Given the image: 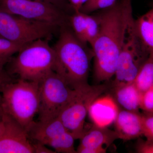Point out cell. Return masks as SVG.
Returning a JSON list of instances; mask_svg holds the SVG:
<instances>
[{"label":"cell","mask_w":153,"mask_h":153,"mask_svg":"<svg viewBox=\"0 0 153 153\" xmlns=\"http://www.w3.org/2000/svg\"><path fill=\"white\" fill-rule=\"evenodd\" d=\"M67 131L57 117L46 122H34L28 131L29 137L45 145L50 140Z\"/></svg>","instance_id":"14"},{"label":"cell","mask_w":153,"mask_h":153,"mask_svg":"<svg viewBox=\"0 0 153 153\" xmlns=\"http://www.w3.org/2000/svg\"><path fill=\"white\" fill-rule=\"evenodd\" d=\"M114 123L119 139L129 140L143 135L141 114L139 112L119 110Z\"/></svg>","instance_id":"13"},{"label":"cell","mask_w":153,"mask_h":153,"mask_svg":"<svg viewBox=\"0 0 153 153\" xmlns=\"http://www.w3.org/2000/svg\"><path fill=\"white\" fill-rule=\"evenodd\" d=\"M118 139V136L115 131L93 125L91 128L85 131L79 139L76 153H106L107 148L104 147V145L108 147Z\"/></svg>","instance_id":"11"},{"label":"cell","mask_w":153,"mask_h":153,"mask_svg":"<svg viewBox=\"0 0 153 153\" xmlns=\"http://www.w3.org/2000/svg\"><path fill=\"white\" fill-rule=\"evenodd\" d=\"M119 110L114 98L107 95L95 100L89 106L88 114L94 125L107 127L114 123Z\"/></svg>","instance_id":"12"},{"label":"cell","mask_w":153,"mask_h":153,"mask_svg":"<svg viewBox=\"0 0 153 153\" xmlns=\"http://www.w3.org/2000/svg\"><path fill=\"white\" fill-rule=\"evenodd\" d=\"M34 148V153H54V151L47 148L46 145L38 142L33 144Z\"/></svg>","instance_id":"26"},{"label":"cell","mask_w":153,"mask_h":153,"mask_svg":"<svg viewBox=\"0 0 153 153\" xmlns=\"http://www.w3.org/2000/svg\"><path fill=\"white\" fill-rule=\"evenodd\" d=\"M73 33L76 38L83 44H87L86 39V23L85 14L82 12H74L70 19Z\"/></svg>","instance_id":"19"},{"label":"cell","mask_w":153,"mask_h":153,"mask_svg":"<svg viewBox=\"0 0 153 153\" xmlns=\"http://www.w3.org/2000/svg\"><path fill=\"white\" fill-rule=\"evenodd\" d=\"M57 27L0 10V38L14 43L26 45L38 39L49 40Z\"/></svg>","instance_id":"7"},{"label":"cell","mask_w":153,"mask_h":153,"mask_svg":"<svg viewBox=\"0 0 153 153\" xmlns=\"http://www.w3.org/2000/svg\"><path fill=\"white\" fill-rule=\"evenodd\" d=\"M4 129V123L2 117V114L0 115V136L1 135Z\"/></svg>","instance_id":"31"},{"label":"cell","mask_w":153,"mask_h":153,"mask_svg":"<svg viewBox=\"0 0 153 153\" xmlns=\"http://www.w3.org/2000/svg\"><path fill=\"white\" fill-rule=\"evenodd\" d=\"M136 152L138 153H153V142L140 141L137 145Z\"/></svg>","instance_id":"25"},{"label":"cell","mask_w":153,"mask_h":153,"mask_svg":"<svg viewBox=\"0 0 153 153\" xmlns=\"http://www.w3.org/2000/svg\"><path fill=\"white\" fill-rule=\"evenodd\" d=\"M134 82L141 94L153 85V57L149 56L140 68Z\"/></svg>","instance_id":"17"},{"label":"cell","mask_w":153,"mask_h":153,"mask_svg":"<svg viewBox=\"0 0 153 153\" xmlns=\"http://www.w3.org/2000/svg\"><path fill=\"white\" fill-rule=\"evenodd\" d=\"M59 38L53 47L55 60L53 71L75 89L88 84L91 57L85 44L66 27H60Z\"/></svg>","instance_id":"2"},{"label":"cell","mask_w":153,"mask_h":153,"mask_svg":"<svg viewBox=\"0 0 153 153\" xmlns=\"http://www.w3.org/2000/svg\"><path fill=\"white\" fill-rule=\"evenodd\" d=\"M133 11L126 22L120 53L114 75V86L134 82L140 68L149 56L137 35Z\"/></svg>","instance_id":"5"},{"label":"cell","mask_w":153,"mask_h":153,"mask_svg":"<svg viewBox=\"0 0 153 153\" xmlns=\"http://www.w3.org/2000/svg\"><path fill=\"white\" fill-rule=\"evenodd\" d=\"M136 32L149 56L153 57V7L134 21Z\"/></svg>","instance_id":"16"},{"label":"cell","mask_w":153,"mask_h":153,"mask_svg":"<svg viewBox=\"0 0 153 153\" xmlns=\"http://www.w3.org/2000/svg\"><path fill=\"white\" fill-rule=\"evenodd\" d=\"M132 12L131 0H117L98 15L100 29L91 46L94 57V75L98 82L114 76L126 22Z\"/></svg>","instance_id":"1"},{"label":"cell","mask_w":153,"mask_h":153,"mask_svg":"<svg viewBox=\"0 0 153 153\" xmlns=\"http://www.w3.org/2000/svg\"><path fill=\"white\" fill-rule=\"evenodd\" d=\"M0 10L60 27L66 24L61 9L44 0H0Z\"/></svg>","instance_id":"9"},{"label":"cell","mask_w":153,"mask_h":153,"mask_svg":"<svg viewBox=\"0 0 153 153\" xmlns=\"http://www.w3.org/2000/svg\"><path fill=\"white\" fill-rule=\"evenodd\" d=\"M72 89L55 71L39 82L38 121L46 122L58 117L74 94Z\"/></svg>","instance_id":"8"},{"label":"cell","mask_w":153,"mask_h":153,"mask_svg":"<svg viewBox=\"0 0 153 153\" xmlns=\"http://www.w3.org/2000/svg\"><path fill=\"white\" fill-rule=\"evenodd\" d=\"M88 1V0H68L74 12L80 11L82 6L87 2Z\"/></svg>","instance_id":"27"},{"label":"cell","mask_w":153,"mask_h":153,"mask_svg":"<svg viewBox=\"0 0 153 153\" xmlns=\"http://www.w3.org/2000/svg\"><path fill=\"white\" fill-rule=\"evenodd\" d=\"M44 1L61 9V7L63 6L65 0H44Z\"/></svg>","instance_id":"28"},{"label":"cell","mask_w":153,"mask_h":153,"mask_svg":"<svg viewBox=\"0 0 153 153\" xmlns=\"http://www.w3.org/2000/svg\"><path fill=\"white\" fill-rule=\"evenodd\" d=\"M141 117L143 135L147 140L153 142V112H144Z\"/></svg>","instance_id":"23"},{"label":"cell","mask_w":153,"mask_h":153,"mask_svg":"<svg viewBox=\"0 0 153 153\" xmlns=\"http://www.w3.org/2000/svg\"><path fill=\"white\" fill-rule=\"evenodd\" d=\"M48 41L38 39L23 47L12 63L13 73L20 79L39 82L53 71L55 51Z\"/></svg>","instance_id":"4"},{"label":"cell","mask_w":153,"mask_h":153,"mask_svg":"<svg viewBox=\"0 0 153 153\" xmlns=\"http://www.w3.org/2000/svg\"><path fill=\"white\" fill-rule=\"evenodd\" d=\"M2 117L4 129L0 136V153H34L27 131L3 112Z\"/></svg>","instance_id":"10"},{"label":"cell","mask_w":153,"mask_h":153,"mask_svg":"<svg viewBox=\"0 0 153 153\" xmlns=\"http://www.w3.org/2000/svg\"><path fill=\"white\" fill-rule=\"evenodd\" d=\"M75 140L74 136L66 131L50 140L46 146L54 149L55 153H76L74 146Z\"/></svg>","instance_id":"18"},{"label":"cell","mask_w":153,"mask_h":153,"mask_svg":"<svg viewBox=\"0 0 153 153\" xmlns=\"http://www.w3.org/2000/svg\"><path fill=\"white\" fill-rule=\"evenodd\" d=\"M140 108L144 112H153V85L141 94Z\"/></svg>","instance_id":"24"},{"label":"cell","mask_w":153,"mask_h":153,"mask_svg":"<svg viewBox=\"0 0 153 153\" xmlns=\"http://www.w3.org/2000/svg\"><path fill=\"white\" fill-rule=\"evenodd\" d=\"M3 112L28 132L39 108V82L20 79L1 86Z\"/></svg>","instance_id":"3"},{"label":"cell","mask_w":153,"mask_h":153,"mask_svg":"<svg viewBox=\"0 0 153 153\" xmlns=\"http://www.w3.org/2000/svg\"><path fill=\"white\" fill-rule=\"evenodd\" d=\"M5 82L4 76L2 73L0 74V88L1 86ZM3 113L2 108V97L1 95L0 94V115L1 114Z\"/></svg>","instance_id":"30"},{"label":"cell","mask_w":153,"mask_h":153,"mask_svg":"<svg viewBox=\"0 0 153 153\" xmlns=\"http://www.w3.org/2000/svg\"><path fill=\"white\" fill-rule=\"evenodd\" d=\"M107 88L105 84H88L74 89V94L58 117L75 140L79 139L85 132V118L91 104Z\"/></svg>","instance_id":"6"},{"label":"cell","mask_w":153,"mask_h":153,"mask_svg":"<svg viewBox=\"0 0 153 153\" xmlns=\"http://www.w3.org/2000/svg\"><path fill=\"white\" fill-rule=\"evenodd\" d=\"M114 100L124 109L139 112L141 93L134 82L114 87Z\"/></svg>","instance_id":"15"},{"label":"cell","mask_w":153,"mask_h":153,"mask_svg":"<svg viewBox=\"0 0 153 153\" xmlns=\"http://www.w3.org/2000/svg\"><path fill=\"white\" fill-rule=\"evenodd\" d=\"M117 0H88L82 6L80 12L89 14L98 10L108 8L116 2Z\"/></svg>","instance_id":"21"},{"label":"cell","mask_w":153,"mask_h":153,"mask_svg":"<svg viewBox=\"0 0 153 153\" xmlns=\"http://www.w3.org/2000/svg\"><path fill=\"white\" fill-rule=\"evenodd\" d=\"M26 45L17 44L0 38V57H11L15 53H18Z\"/></svg>","instance_id":"22"},{"label":"cell","mask_w":153,"mask_h":153,"mask_svg":"<svg viewBox=\"0 0 153 153\" xmlns=\"http://www.w3.org/2000/svg\"><path fill=\"white\" fill-rule=\"evenodd\" d=\"M10 57H0V74L2 73L3 68L8 62Z\"/></svg>","instance_id":"29"},{"label":"cell","mask_w":153,"mask_h":153,"mask_svg":"<svg viewBox=\"0 0 153 153\" xmlns=\"http://www.w3.org/2000/svg\"><path fill=\"white\" fill-rule=\"evenodd\" d=\"M86 23V39L91 45L98 36L100 29V22L98 15L91 16L85 14Z\"/></svg>","instance_id":"20"}]
</instances>
